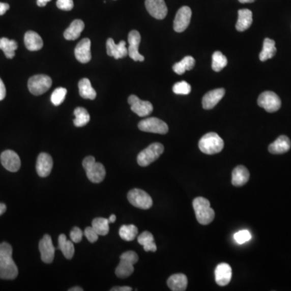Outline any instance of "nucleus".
Listing matches in <instances>:
<instances>
[{
	"label": "nucleus",
	"mask_w": 291,
	"mask_h": 291,
	"mask_svg": "<svg viewBox=\"0 0 291 291\" xmlns=\"http://www.w3.org/2000/svg\"><path fill=\"white\" fill-rule=\"evenodd\" d=\"M18 268L12 259V248L10 244H0V279L13 280L17 277Z\"/></svg>",
	"instance_id": "nucleus-1"
},
{
	"label": "nucleus",
	"mask_w": 291,
	"mask_h": 291,
	"mask_svg": "<svg viewBox=\"0 0 291 291\" xmlns=\"http://www.w3.org/2000/svg\"><path fill=\"white\" fill-rule=\"evenodd\" d=\"M197 220L201 225H208L215 219V211L211 207V202L202 197H196L193 201Z\"/></svg>",
	"instance_id": "nucleus-2"
},
{
	"label": "nucleus",
	"mask_w": 291,
	"mask_h": 291,
	"mask_svg": "<svg viewBox=\"0 0 291 291\" xmlns=\"http://www.w3.org/2000/svg\"><path fill=\"white\" fill-rule=\"evenodd\" d=\"M198 147L200 151L203 153L207 155H215L222 152L224 148V142L218 134L211 132L205 134L200 139Z\"/></svg>",
	"instance_id": "nucleus-3"
},
{
	"label": "nucleus",
	"mask_w": 291,
	"mask_h": 291,
	"mask_svg": "<svg viewBox=\"0 0 291 291\" xmlns=\"http://www.w3.org/2000/svg\"><path fill=\"white\" fill-rule=\"evenodd\" d=\"M83 167L88 178L93 183H101L104 181L106 171L102 163H97L93 156H88L83 161Z\"/></svg>",
	"instance_id": "nucleus-4"
},
{
	"label": "nucleus",
	"mask_w": 291,
	"mask_h": 291,
	"mask_svg": "<svg viewBox=\"0 0 291 291\" xmlns=\"http://www.w3.org/2000/svg\"><path fill=\"white\" fill-rule=\"evenodd\" d=\"M138 260V254L133 251L122 253L120 256V263L115 270V274L119 278H126L134 273V266Z\"/></svg>",
	"instance_id": "nucleus-5"
},
{
	"label": "nucleus",
	"mask_w": 291,
	"mask_h": 291,
	"mask_svg": "<svg viewBox=\"0 0 291 291\" xmlns=\"http://www.w3.org/2000/svg\"><path fill=\"white\" fill-rule=\"evenodd\" d=\"M163 151H164V148L161 143L155 142V143L151 144L138 154V157H137L138 165L141 167H147L150 165L151 163L160 158V156L163 153Z\"/></svg>",
	"instance_id": "nucleus-6"
},
{
	"label": "nucleus",
	"mask_w": 291,
	"mask_h": 291,
	"mask_svg": "<svg viewBox=\"0 0 291 291\" xmlns=\"http://www.w3.org/2000/svg\"><path fill=\"white\" fill-rule=\"evenodd\" d=\"M52 79L46 75H37L32 76L28 82L30 93L34 96L44 94L51 88Z\"/></svg>",
	"instance_id": "nucleus-7"
},
{
	"label": "nucleus",
	"mask_w": 291,
	"mask_h": 291,
	"mask_svg": "<svg viewBox=\"0 0 291 291\" xmlns=\"http://www.w3.org/2000/svg\"><path fill=\"white\" fill-rule=\"evenodd\" d=\"M127 198L132 206L142 210H148L153 205L151 196L142 189H132L127 194Z\"/></svg>",
	"instance_id": "nucleus-8"
},
{
	"label": "nucleus",
	"mask_w": 291,
	"mask_h": 291,
	"mask_svg": "<svg viewBox=\"0 0 291 291\" xmlns=\"http://www.w3.org/2000/svg\"><path fill=\"white\" fill-rule=\"evenodd\" d=\"M257 104L268 112H275L281 108V101L275 93L267 91L259 96Z\"/></svg>",
	"instance_id": "nucleus-9"
},
{
	"label": "nucleus",
	"mask_w": 291,
	"mask_h": 291,
	"mask_svg": "<svg viewBox=\"0 0 291 291\" xmlns=\"http://www.w3.org/2000/svg\"><path fill=\"white\" fill-rule=\"evenodd\" d=\"M140 130L154 134H165L168 132V126L163 121L157 118H146L138 123Z\"/></svg>",
	"instance_id": "nucleus-10"
},
{
	"label": "nucleus",
	"mask_w": 291,
	"mask_h": 291,
	"mask_svg": "<svg viewBox=\"0 0 291 291\" xmlns=\"http://www.w3.org/2000/svg\"><path fill=\"white\" fill-rule=\"evenodd\" d=\"M128 103L130 104L131 110L141 118L148 116L153 111V105L152 103L142 101L135 95H131L129 97Z\"/></svg>",
	"instance_id": "nucleus-11"
},
{
	"label": "nucleus",
	"mask_w": 291,
	"mask_h": 291,
	"mask_svg": "<svg viewBox=\"0 0 291 291\" xmlns=\"http://www.w3.org/2000/svg\"><path fill=\"white\" fill-rule=\"evenodd\" d=\"M39 250L42 261L46 264H50L54 259L55 248L53 246L52 239L49 235H45L43 238L40 240Z\"/></svg>",
	"instance_id": "nucleus-12"
},
{
	"label": "nucleus",
	"mask_w": 291,
	"mask_h": 291,
	"mask_svg": "<svg viewBox=\"0 0 291 291\" xmlns=\"http://www.w3.org/2000/svg\"><path fill=\"white\" fill-rule=\"evenodd\" d=\"M192 11L190 8L184 6L180 8L174 20L173 28L177 33H182L188 28L190 23Z\"/></svg>",
	"instance_id": "nucleus-13"
},
{
	"label": "nucleus",
	"mask_w": 291,
	"mask_h": 291,
	"mask_svg": "<svg viewBox=\"0 0 291 291\" xmlns=\"http://www.w3.org/2000/svg\"><path fill=\"white\" fill-rule=\"evenodd\" d=\"M1 163L8 171L16 172L19 171L21 165L20 157L12 150L4 151L0 156Z\"/></svg>",
	"instance_id": "nucleus-14"
},
{
	"label": "nucleus",
	"mask_w": 291,
	"mask_h": 291,
	"mask_svg": "<svg viewBox=\"0 0 291 291\" xmlns=\"http://www.w3.org/2000/svg\"><path fill=\"white\" fill-rule=\"evenodd\" d=\"M146 8L151 16L157 20H163L167 14V8L164 0H146Z\"/></svg>",
	"instance_id": "nucleus-15"
},
{
	"label": "nucleus",
	"mask_w": 291,
	"mask_h": 291,
	"mask_svg": "<svg viewBox=\"0 0 291 291\" xmlns=\"http://www.w3.org/2000/svg\"><path fill=\"white\" fill-rule=\"evenodd\" d=\"M128 55L131 57L134 61H144V57L142 54H140L138 52V47L141 42V35L136 30H132L128 35Z\"/></svg>",
	"instance_id": "nucleus-16"
},
{
	"label": "nucleus",
	"mask_w": 291,
	"mask_h": 291,
	"mask_svg": "<svg viewBox=\"0 0 291 291\" xmlns=\"http://www.w3.org/2000/svg\"><path fill=\"white\" fill-rule=\"evenodd\" d=\"M107 54L115 59H120L128 55V49L126 48L125 41H121L120 43L116 44L112 38H108L106 43Z\"/></svg>",
	"instance_id": "nucleus-17"
},
{
	"label": "nucleus",
	"mask_w": 291,
	"mask_h": 291,
	"mask_svg": "<svg viewBox=\"0 0 291 291\" xmlns=\"http://www.w3.org/2000/svg\"><path fill=\"white\" fill-rule=\"evenodd\" d=\"M53 168V159L47 153H41L38 156L36 164V169L38 176L46 177L51 172Z\"/></svg>",
	"instance_id": "nucleus-18"
},
{
	"label": "nucleus",
	"mask_w": 291,
	"mask_h": 291,
	"mask_svg": "<svg viewBox=\"0 0 291 291\" xmlns=\"http://www.w3.org/2000/svg\"><path fill=\"white\" fill-rule=\"evenodd\" d=\"M215 281L218 285L225 286L230 283L232 277V270L228 264H219L215 269Z\"/></svg>",
	"instance_id": "nucleus-19"
},
{
	"label": "nucleus",
	"mask_w": 291,
	"mask_h": 291,
	"mask_svg": "<svg viewBox=\"0 0 291 291\" xmlns=\"http://www.w3.org/2000/svg\"><path fill=\"white\" fill-rule=\"evenodd\" d=\"M75 56L81 63H88L92 59L91 53V41L89 38H83L76 45Z\"/></svg>",
	"instance_id": "nucleus-20"
},
{
	"label": "nucleus",
	"mask_w": 291,
	"mask_h": 291,
	"mask_svg": "<svg viewBox=\"0 0 291 291\" xmlns=\"http://www.w3.org/2000/svg\"><path fill=\"white\" fill-rule=\"evenodd\" d=\"M225 89H218L209 92L202 99V106L205 109L215 108L219 101L224 97Z\"/></svg>",
	"instance_id": "nucleus-21"
},
{
	"label": "nucleus",
	"mask_w": 291,
	"mask_h": 291,
	"mask_svg": "<svg viewBox=\"0 0 291 291\" xmlns=\"http://www.w3.org/2000/svg\"><path fill=\"white\" fill-rule=\"evenodd\" d=\"M291 148V142L287 136L281 135L269 146V152L274 155L286 153Z\"/></svg>",
	"instance_id": "nucleus-22"
},
{
	"label": "nucleus",
	"mask_w": 291,
	"mask_h": 291,
	"mask_svg": "<svg viewBox=\"0 0 291 291\" xmlns=\"http://www.w3.org/2000/svg\"><path fill=\"white\" fill-rule=\"evenodd\" d=\"M24 45L30 51H38L43 47V41L39 34L28 31L24 35Z\"/></svg>",
	"instance_id": "nucleus-23"
},
{
	"label": "nucleus",
	"mask_w": 291,
	"mask_h": 291,
	"mask_svg": "<svg viewBox=\"0 0 291 291\" xmlns=\"http://www.w3.org/2000/svg\"><path fill=\"white\" fill-rule=\"evenodd\" d=\"M250 173L248 168L243 165H239L233 170L231 183L236 187H240L248 182Z\"/></svg>",
	"instance_id": "nucleus-24"
},
{
	"label": "nucleus",
	"mask_w": 291,
	"mask_h": 291,
	"mask_svg": "<svg viewBox=\"0 0 291 291\" xmlns=\"http://www.w3.org/2000/svg\"><path fill=\"white\" fill-rule=\"evenodd\" d=\"M167 285L172 291H185L187 288L188 278L185 274H177L167 279Z\"/></svg>",
	"instance_id": "nucleus-25"
},
{
	"label": "nucleus",
	"mask_w": 291,
	"mask_h": 291,
	"mask_svg": "<svg viewBox=\"0 0 291 291\" xmlns=\"http://www.w3.org/2000/svg\"><path fill=\"white\" fill-rule=\"evenodd\" d=\"M84 23L83 20H75L71 25L64 32V38L67 41H74L79 38L81 33L84 30Z\"/></svg>",
	"instance_id": "nucleus-26"
},
{
	"label": "nucleus",
	"mask_w": 291,
	"mask_h": 291,
	"mask_svg": "<svg viewBox=\"0 0 291 291\" xmlns=\"http://www.w3.org/2000/svg\"><path fill=\"white\" fill-rule=\"evenodd\" d=\"M252 24V12L249 9H241L238 12V20L236 23V30L244 32L248 30Z\"/></svg>",
	"instance_id": "nucleus-27"
},
{
	"label": "nucleus",
	"mask_w": 291,
	"mask_h": 291,
	"mask_svg": "<svg viewBox=\"0 0 291 291\" xmlns=\"http://www.w3.org/2000/svg\"><path fill=\"white\" fill-rule=\"evenodd\" d=\"M59 248L61 250L63 255L68 260L72 259L75 254V247L71 240L67 239V236L61 234L59 237Z\"/></svg>",
	"instance_id": "nucleus-28"
},
{
	"label": "nucleus",
	"mask_w": 291,
	"mask_h": 291,
	"mask_svg": "<svg viewBox=\"0 0 291 291\" xmlns=\"http://www.w3.org/2000/svg\"><path fill=\"white\" fill-rule=\"evenodd\" d=\"M79 91L80 97L83 98L94 100L97 97V92L93 89L90 80L87 78H83L79 81Z\"/></svg>",
	"instance_id": "nucleus-29"
},
{
	"label": "nucleus",
	"mask_w": 291,
	"mask_h": 291,
	"mask_svg": "<svg viewBox=\"0 0 291 291\" xmlns=\"http://www.w3.org/2000/svg\"><path fill=\"white\" fill-rule=\"evenodd\" d=\"M277 52L275 42L270 38L264 40L263 49L260 53V60L262 62L267 61L268 59L274 57Z\"/></svg>",
	"instance_id": "nucleus-30"
},
{
	"label": "nucleus",
	"mask_w": 291,
	"mask_h": 291,
	"mask_svg": "<svg viewBox=\"0 0 291 291\" xmlns=\"http://www.w3.org/2000/svg\"><path fill=\"white\" fill-rule=\"evenodd\" d=\"M18 49V44L14 40L7 38H0V49H2L7 59H12L15 57V51Z\"/></svg>",
	"instance_id": "nucleus-31"
},
{
	"label": "nucleus",
	"mask_w": 291,
	"mask_h": 291,
	"mask_svg": "<svg viewBox=\"0 0 291 291\" xmlns=\"http://www.w3.org/2000/svg\"><path fill=\"white\" fill-rule=\"evenodd\" d=\"M138 242L143 246L146 252H156V246L153 236L149 231H144L138 237Z\"/></svg>",
	"instance_id": "nucleus-32"
},
{
	"label": "nucleus",
	"mask_w": 291,
	"mask_h": 291,
	"mask_svg": "<svg viewBox=\"0 0 291 291\" xmlns=\"http://www.w3.org/2000/svg\"><path fill=\"white\" fill-rule=\"evenodd\" d=\"M195 66V59L191 56H186L181 62L173 66V71L178 75H183L186 71H190Z\"/></svg>",
	"instance_id": "nucleus-33"
},
{
	"label": "nucleus",
	"mask_w": 291,
	"mask_h": 291,
	"mask_svg": "<svg viewBox=\"0 0 291 291\" xmlns=\"http://www.w3.org/2000/svg\"><path fill=\"white\" fill-rule=\"evenodd\" d=\"M74 115H75V118L73 122L76 127H82V126H86L90 122V115L84 108L78 107V108H75V111H74Z\"/></svg>",
	"instance_id": "nucleus-34"
},
{
	"label": "nucleus",
	"mask_w": 291,
	"mask_h": 291,
	"mask_svg": "<svg viewBox=\"0 0 291 291\" xmlns=\"http://www.w3.org/2000/svg\"><path fill=\"white\" fill-rule=\"evenodd\" d=\"M138 227L134 225H123L119 230L121 238L125 241H133L138 236Z\"/></svg>",
	"instance_id": "nucleus-35"
},
{
	"label": "nucleus",
	"mask_w": 291,
	"mask_h": 291,
	"mask_svg": "<svg viewBox=\"0 0 291 291\" xmlns=\"http://www.w3.org/2000/svg\"><path fill=\"white\" fill-rule=\"evenodd\" d=\"M92 226L96 230L99 236H106L109 231V220L108 218H95Z\"/></svg>",
	"instance_id": "nucleus-36"
},
{
	"label": "nucleus",
	"mask_w": 291,
	"mask_h": 291,
	"mask_svg": "<svg viewBox=\"0 0 291 291\" xmlns=\"http://www.w3.org/2000/svg\"><path fill=\"white\" fill-rule=\"evenodd\" d=\"M227 65V59L220 51H216L212 55V69L216 72L222 71Z\"/></svg>",
	"instance_id": "nucleus-37"
},
{
	"label": "nucleus",
	"mask_w": 291,
	"mask_h": 291,
	"mask_svg": "<svg viewBox=\"0 0 291 291\" xmlns=\"http://www.w3.org/2000/svg\"><path fill=\"white\" fill-rule=\"evenodd\" d=\"M67 93V89H64V88H59V89L53 91L51 95V97H50L52 104H53V105H55V106L60 105V104L64 101V100H65Z\"/></svg>",
	"instance_id": "nucleus-38"
},
{
	"label": "nucleus",
	"mask_w": 291,
	"mask_h": 291,
	"mask_svg": "<svg viewBox=\"0 0 291 291\" xmlns=\"http://www.w3.org/2000/svg\"><path fill=\"white\" fill-rule=\"evenodd\" d=\"M173 93L177 95H188L190 93L191 86L185 81H181L179 83H175L173 86Z\"/></svg>",
	"instance_id": "nucleus-39"
},
{
	"label": "nucleus",
	"mask_w": 291,
	"mask_h": 291,
	"mask_svg": "<svg viewBox=\"0 0 291 291\" xmlns=\"http://www.w3.org/2000/svg\"><path fill=\"white\" fill-rule=\"evenodd\" d=\"M251 239H252V234L248 230H240L234 235V240L239 244L248 242Z\"/></svg>",
	"instance_id": "nucleus-40"
},
{
	"label": "nucleus",
	"mask_w": 291,
	"mask_h": 291,
	"mask_svg": "<svg viewBox=\"0 0 291 291\" xmlns=\"http://www.w3.org/2000/svg\"><path fill=\"white\" fill-rule=\"evenodd\" d=\"M84 235L90 243L97 242V240H98L99 234L93 228V226H89V227L85 229Z\"/></svg>",
	"instance_id": "nucleus-41"
},
{
	"label": "nucleus",
	"mask_w": 291,
	"mask_h": 291,
	"mask_svg": "<svg viewBox=\"0 0 291 291\" xmlns=\"http://www.w3.org/2000/svg\"><path fill=\"white\" fill-rule=\"evenodd\" d=\"M83 231L81 230L80 228L79 227H74L72 230H71V232H70V236H71V240L73 243H78L80 242L81 240H82V238H83Z\"/></svg>",
	"instance_id": "nucleus-42"
},
{
	"label": "nucleus",
	"mask_w": 291,
	"mask_h": 291,
	"mask_svg": "<svg viewBox=\"0 0 291 291\" xmlns=\"http://www.w3.org/2000/svg\"><path fill=\"white\" fill-rule=\"evenodd\" d=\"M56 5L61 10L71 11L74 8V2L73 0H57Z\"/></svg>",
	"instance_id": "nucleus-43"
},
{
	"label": "nucleus",
	"mask_w": 291,
	"mask_h": 291,
	"mask_svg": "<svg viewBox=\"0 0 291 291\" xmlns=\"http://www.w3.org/2000/svg\"><path fill=\"white\" fill-rule=\"evenodd\" d=\"M6 97V88L2 79H0V101H3Z\"/></svg>",
	"instance_id": "nucleus-44"
},
{
	"label": "nucleus",
	"mask_w": 291,
	"mask_h": 291,
	"mask_svg": "<svg viewBox=\"0 0 291 291\" xmlns=\"http://www.w3.org/2000/svg\"><path fill=\"white\" fill-rule=\"evenodd\" d=\"M9 8H10L9 4L0 3V16L5 14Z\"/></svg>",
	"instance_id": "nucleus-45"
},
{
	"label": "nucleus",
	"mask_w": 291,
	"mask_h": 291,
	"mask_svg": "<svg viewBox=\"0 0 291 291\" xmlns=\"http://www.w3.org/2000/svg\"><path fill=\"white\" fill-rule=\"evenodd\" d=\"M132 288L130 286H117L111 289V291H131Z\"/></svg>",
	"instance_id": "nucleus-46"
},
{
	"label": "nucleus",
	"mask_w": 291,
	"mask_h": 291,
	"mask_svg": "<svg viewBox=\"0 0 291 291\" xmlns=\"http://www.w3.org/2000/svg\"><path fill=\"white\" fill-rule=\"evenodd\" d=\"M49 1H51V0H38V1H37V4H38L39 7H45Z\"/></svg>",
	"instance_id": "nucleus-47"
},
{
	"label": "nucleus",
	"mask_w": 291,
	"mask_h": 291,
	"mask_svg": "<svg viewBox=\"0 0 291 291\" xmlns=\"http://www.w3.org/2000/svg\"><path fill=\"white\" fill-rule=\"evenodd\" d=\"M6 205L4 204V203H0V215H4V213L6 212Z\"/></svg>",
	"instance_id": "nucleus-48"
},
{
	"label": "nucleus",
	"mask_w": 291,
	"mask_h": 291,
	"mask_svg": "<svg viewBox=\"0 0 291 291\" xmlns=\"http://www.w3.org/2000/svg\"><path fill=\"white\" fill-rule=\"evenodd\" d=\"M116 219L117 217L115 215H112L110 217H109V218H108V220H109V222H111V223H113V222L116 221Z\"/></svg>",
	"instance_id": "nucleus-49"
},
{
	"label": "nucleus",
	"mask_w": 291,
	"mask_h": 291,
	"mask_svg": "<svg viewBox=\"0 0 291 291\" xmlns=\"http://www.w3.org/2000/svg\"><path fill=\"white\" fill-rule=\"evenodd\" d=\"M238 1L241 4H250V3L255 2L256 0H238Z\"/></svg>",
	"instance_id": "nucleus-50"
},
{
	"label": "nucleus",
	"mask_w": 291,
	"mask_h": 291,
	"mask_svg": "<svg viewBox=\"0 0 291 291\" xmlns=\"http://www.w3.org/2000/svg\"><path fill=\"white\" fill-rule=\"evenodd\" d=\"M83 289L80 287H74V288H71V289H69V291H83Z\"/></svg>",
	"instance_id": "nucleus-51"
}]
</instances>
